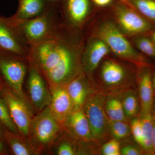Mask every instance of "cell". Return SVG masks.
I'll return each mask as SVG.
<instances>
[{
	"mask_svg": "<svg viewBox=\"0 0 155 155\" xmlns=\"http://www.w3.org/2000/svg\"><path fill=\"white\" fill-rule=\"evenodd\" d=\"M153 150L154 154H155V117H153Z\"/></svg>",
	"mask_w": 155,
	"mask_h": 155,
	"instance_id": "obj_32",
	"label": "cell"
},
{
	"mask_svg": "<svg viewBox=\"0 0 155 155\" xmlns=\"http://www.w3.org/2000/svg\"><path fill=\"white\" fill-rule=\"evenodd\" d=\"M28 67L26 58L0 49V75L3 81L14 94L27 100L22 88Z\"/></svg>",
	"mask_w": 155,
	"mask_h": 155,
	"instance_id": "obj_5",
	"label": "cell"
},
{
	"mask_svg": "<svg viewBox=\"0 0 155 155\" xmlns=\"http://www.w3.org/2000/svg\"><path fill=\"white\" fill-rule=\"evenodd\" d=\"M64 130L63 126L47 107L35 116L29 128L28 143L36 154L51 150Z\"/></svg>",
	"mask_w": 155,
	"mask_h": 155,
	"instance_id": "obj_3",
	"label": "cell"
},
{
	"mask_svg": "<svg viewBox=\"0 0 155 155\" xmlns=\"http://www.w3.org/2000/svg\"><path fill=\"white\" fill-rule=\"evenodd\" d=\"M109 131L115 139L119 140L128 136L131 130L127 121H110Z\"/></svg>",
	"mask_w": 155,
	"mask_h": 155,
	"instance_id": "obj_26",
	"label": "cell"
},
{
	"mask_svg": "<svg viewBox=\"0 0 155 155\" xmlns=\"http://www.w3.org/2000/svg\"><path fill=\"white\" fill-rule=\"evenodd\" d=\"M88 78L82 72L66 86L73 103L74 111L82 108L87 98L93 94Z\"/></svg>",
	"mask_w": 155,
	"mask_h": 155,
	"instance_id": "obj_15",
	"label": "cell"
},
{
	"mask_svg": "<svg viewBox=\"0 0 155 155\" xmlns=\"http://www.w3.org/2000/svg\"><path fill=\"white\" fill-rule=\"evenodd\" d=\"M95 4L100 7H104L110 5L112 0H92Z\"/></svg>",
	"mask_w": 155,
	"mask_h": 155,
	"instance_id": "obj_30",
	"label": "cell"
},
{
	"mask_svg": "<svg viewBox=\"0 0 155 155\" xmlns=\"http://www.w3.org/2000/svg\"><path fill=\"white\" fill-rule=\"evenodd\" d=\"M152 82L153 87V89H154L155 90V75L154 77L153 78V79H152Z\"/></svg>",
	"mask_w": 155,
	"mask_h": 155,
	"instance_id": "obj_36",
	"label": "cell"
},
{
	"mask_svg": "<svg viewBox=\"0 0 155 155\" xmlns=\"http://www.w3.org/2000/svg\"><path fill=\"white\" fill-rule=\"evenodd\" d=\"M150 38L155 43V30L152 31V32L151 35V37Z\"/></svg>",
	"mask_w": 155,
	"mask_h": 155,
	"instance_id": "obj_35",
	"label": "cell"
},
{
	"mask_svg": "<svg viewBox=\"0 0 155 155\" xmlns=\"http://www.w3.org/2000/svg\"><path fill=\"white\" fill-rule=\"evenodd\" d=\"M132 8L155 24V0H127Z\"/></svg>",
	"mask_w": 155,
	"mask_h": 155,
	"instance_id": "obj_22",
	"label": "cell"
},
{
	"mask_svg": "<svg viewBox=\"0 0 155 155\" xmlns=\"http://www.w3.org/2000/svg\"><path fill=\"white\" fill-rule=\"evenodd\" d=\"M4 127H3L2 125L0 124V139L5 140V137H4Z\"/></svg>",
	"mask_w": 155,
	"mask_h": 155,
	"instance_id": "obj_33",
	"label": "cell"
},
{
	"mask_svg": "<svg viewBox=\"0 0 155 155\" xmlns=\"http://www.w3.org/2000/svg\"><path fill=\"white\" fill-rule=\"evenodd\" d=\"M121 154L123 155H140L142 154L140 150L132 146H126L121 149Z\"/></svg>",
	"mask_w": 155,
	"mask_h": 155,
	"instance_id": "obj_29",
	"label": "cell"
},
{
	"mask_svg": "<svg viewBox=\"0 0 155 155\" xmlns=\"http://www.w3.org/2000/svg\"><path fill=\"white\" fill-rule=\"evenodd\" d=\"M130 130L135 141L141 146L143 142V130L140 118H134L132 120L130 124Z\"/></svg>",
	"mask_w": 155,
	"mask_h": 155,
	"instance_id": "obj_27",
	"label": "cell"
},
{
	"mask_svg": "<svg viewBox=\"0 0 155 155\" xmlns=\"http://www.w3.org/2000/svg\"><path fill=\"white\" fill-rule=\"evenodd\" d=\"M4 133L5 140L13 154L37 155L28 142L22 137L14 134L5 127Z\"/></svg>",
	"mask_w": 155,
	"mask_h": 155,
	"instance_id": "obj_19",
	"label": "cell"
},
{
	"mask_svg": "<svg viewBox=\"0 0 155 155\" xmlns=\"http://www.w3.org/2000/svg\"><path fill=\"white\" fill-rule=\"evenodd\" d=\"M2 80L3 81L2 78V76H1V75H0V89L2 88V87L3 86V85H2Z\"/></svg>",
	"mask_w": 155,
	"mask_h": 155,
	"instance_id": "obj_37",
	"label": "cell"
},
{
	"mask_svg": "<svg viewBox=\"0 0 155 155\" xmlns=\"http://www.w3.org/2000/svg\"><path fill=\"white\" fill-rule=\"evenodd\" d=\"M117 1H118V2H119L123 3V4H125V5H127L129 6L130 8H131V6L129 5L127 0H117Z\"/></svg>",
	"mask_w": 155,
	"mask_h": 155,
	"instance_id": "obj_34",
	"label": "cell"
},
{
	"mask_svg": "<svg viewBox=\"0 0 155 155\" xmlns=\"http://www.w3.org/2000/svg\"><path fill=\"white\" fill-rule=\"evenodd\" d=\"M0 124L7 130L14 134L21 136L17 127L11 118L7 104L1 95H0Z\"/></svg>",
	"mask_w": 155,
	"mask_h": 155,
	"instance_id": "obj_24",
	"label": "cell"
},
{
	"mask_svg": "<svg viewBox=\"0 0 155 155\" xmlns=\"http://www.w3.org/2000/svg\"><path fill=\"white\" fill-rule=\"evenodd\" d=\"M1 17L29 50L34 45L49 36L61 23L58 2L53 3L41 15L31 19Z\"/></svg>",
	"mask_w": 155,
	"mask_h": 155,
	"instance_id": "obj_2",
	"label": "cell"
},
{
	"mask_svg": "<svg viewBox=\"0 0 155 155\" xmlns=\"http://www.w3.org/2000/svg\"><path fill=\"white\" fill-rule=\"evenodd\" d=\"M116 25L124 35L136 36L152 31L154 26L134 9L121 2L114 9Z\"/></svg>",
	"mask_w": 155,
	"mask_h": 155,
	"instance_id": "obj_8",
	"label": "cell"
},
{
	"mask_svg": "<svg viewBox=\"0 0 155 155\" xmlns=\"http://www.w3.org/2000/svg\"><path fill=\"white\" fill-rule=\"evenodd\" d=\"M0 49L28 60L29 49L0 16Z\"/></svg>",
	"mask_w": 155,
	"mask_h": 155,
	"instance_id": "obj_16",
	"label": "cell"
},
{
	"mask_svg": "<svg viewBox=\"0 0 155 155\" xmlns=\"http://www.w3.org/2000/svg\"><path fill=\"white\" fill-rule=\"evenodd\" d=\"M95 35L102 40L111 51L119 58L138 66L148 65L146 58L135 49L115 22L111 20L102 22L98 26Z\"/></svg>",
	"mask_w": 155,
	"mask_h": 155,
	"instance_id": "obj_4",
	"label": "cell"
},
{
	"mask_svg": "<svg viewBox=\"0 0 155 155\" xmlns=\"http://www.w3.org/2000/svg\"><path fill=\"white\" fill-rule=\"evenodd\" d=\"M106 100L104 95L93 94L82 107L90 127L93 140H102L109 131L110 120L105 109Z\"/></svg>",
	"mask_w": 155,
	"mask_h": 155,
	"instance_id": "obj_7",
	"label": "cell"
},
{
	"mask_svg": "<svg viewBox=\"0 0 155 155\" xmlns=\"http://www.w3.org/2000/svg\"><path fill=\"white\" fill-rule=\"evenodd\" d=\"M51 100L49 106L52 114L61 123L74 111L73 103L66 86H49Z\"/></svg>",
	"mask_w": 155,
	"mask_h": 155,
	"instance_id": "obj_13",
	"label": "cell"
},
{
	"mask_svg": "<svg viewBox=\"0 0 155 155\" xmlns=\"http://www.w3.org/2000/svg\"><path fill=\"white\" fill-rule=\"evenodd\" d=\"M122 102V107L127 119L133 118L139 111V103L137 96L134 92H128L125 95Z\"/></svg>",
	"mask_w": 155,
	"mask_h": 155,
	"instance_id": "obj_23",
	"label": "cell"
},
{
	"mask_svg": "<svg viewBox=\"0 0 155 155\" xmlns=\"http://www.w3.org/2000/svg\"><path fill=\"white\" fill-rule=\"evenodd\" d=\"M140 119L143 130V142L141 147L149 154H154L153 150V116L150 114H141Z\"/></svg>",
	"mask_w": 155,
	"mask_h": 155,
	"instance_id": "obj_20",
	"label": "cell"
},
{
	"mask_svg": "<svg viewBox=\"0 0 155 155\" xmlns=\"http://www.w3.org/2000/svg\"><path fill=\"white\" fill-rule=\"evenodd\" d=\"M100 77L106 88L116 89L127 85L130 75L127 68L115 60H107L102 64Z\"/></svg>",
	"mask_w": 155,
	"mask_h": 155,
	"instance_id": "obj_12",
	"label": "cell"
},
{
	"mask_svg": "<svg viewBox=\"0 0 155 155\" xmlns=\"http://www.w3.org/2000/svg\"><path fill=\"white\" fill-rule=\"evenodd\" d=\"M111 51L102 40L94 36L84 45L81 57L82 71L88 78L104 58Z\"/></svg>",
	"mask_w": 155,
	"mask_h": 155,
	"instance_id": "obj_11",
	"label": "cell"
},
{
	"mask_svg": "<svg viewBox=\"0 0 155 155\" xmlns=\"http://www.w3.org/2000/svg\"><path fill=\"white\" fill-rule=\"evenodd\" d=\"M58 7L61 23L79 31L88 18L91 3L90 0H59Z\"/></svg>",
	"mask_w": 155,
	"mask_h": 155,
	"instance_id": "obj_9",
	"label": "cell"
},
{
	"mask_svg": "<svg viewBox=\"0 0 155 155\" xmlns=\"http://www.w3.org/2000/svg\"><path fill=\"white\" fill-rule=\"evenodd\" d=\"M8 146L5 140L0 139V155L6 153L7 147Z\"/></svg>",
	"mask_w": 155,
	"mask_h": 155,
	"instance_id": "obj_31",
	"label": "cell"
},
{
	"mask_svg": "<svg viewBox=\"0 0 155 155\" xmlns=\"http://www.w3.org/2000/svg\"><path fill=\"white\" fill-rule=\"evenodd\" d=\"M139 89L141 114H150L153 107V87L151 75L149 71H143L140 76Z\"/></svg>",
	"mask_w": 155,
	"mask_h": 155,
	"instance_id": "obj_18",
	"label": "cell"
},
{
	"mask_svg": "<svg viewBox=\"0 0 155 155\" xmlns=\"http://www.w3.org/2000/svg\"><path fill=\"white\" fill-rule=\"evenodd\" d=\"M84 46L79 31L61 23L49 36L30 48L28 64L38 70L49 86H66L83 72Z\"/></svg>",
	"mask_w": 155,
	"mask_h": 155,
	"instance_id": "obj_1",
	"label": "cell"
},
{
	"mask_svg": "<svg viewBox=\"0 0 155 155\" xmlns=\"http://www.w3.org/2000/svg\"><path fill=\"white\" fill-rule=\"evenodd\" d=\"M0 95L7 104L11 118L20 135L28 142L31 123L35 116L34 108L28 100L17 97L5 85H3L0 89Z\"/></svg>",
	"mask_w": 155,
	"mask_h": 155,
	"instance_id": "obj_6",
	"label": "cell"
},
{
	"mask_svg": "<svg viewBox=\"0 0 155 155\" xmlns=\"http://www.w3.org/2000/svg\"><path fill=\"white\" fill-rule=\"evenodd\" d=\"M133 43L139 51L155 59V43L151 39L142 35H137L134 39Z\"/></svg>",
	"mask_w": 155,
	"mask_h": 155,
	"instance_id": "obj_25",
	"label": "cell"
},
{
	"mask_svg": "<svg viewBox=\"0 0 155 155\" xmlns=\"http://www.w3.org/2000/svg\"><path fill=\"white\" fill-rule=\"evenodd\" d=\"M28 74V101L35 110L41 111L49 106L51 104V91L48 88L46 81L43 76L36 68L30 64Z\"/></svg>",
	"mask_w": 155,
	"mask_h": 155,
	"instance_id": "obj_10",
	"label": "cell"
},
{
	"mask_svg": "<svg viewBox=\"0 0 155 155\" xmlns=\"http://www.w3.org/2000/svg\"><path fill=\"white\" fill-rule=\"evenodd\" d=\"M105 109L110 121H127L122 102L117 98L112 97L106 100Z\"/></svg>",
	"mask_w": 155,
	"mask_h": 155,
	"instance_id": "obj_21",
	"label": "cell"
},
{
	"mask_svg": "<svg viewBox=\"0 0 155 155\" xmlns=\"http://www.w3.org/2000/svg\"><path fill=\"white\" fill-rule=\"evenodd\" d=\"M63 127L64 130L83 141L93 140L90 127L83 108L69 114Z\"/></svg>",
	"mask_w": 155,
	"mask_h": 155,
	"instance_id": "obj_14",
	"label": "cell"
},
{
	"mask_svg": "<svg viewBox=\"0 0 155 155\" xmlns=\"http://www.w3.org/2000/svg\"><path fill=\"white\" fill-rule=\"evenodd\" d=\"M48 1L52 2H57L59 0H48Z\"/></svg>",
	"mask_w": 155,
	"mask_h": 155,
	"instance_id": "obj_38",
	"label": "cell"
},
{
	"mask_svg": "<svg viewBox=\"0 0 155 155\" xmlns=\"http://www.w3.org/2000/svg\"><path fill=\"white\" fill-rule=\"evenodd\" d=\"M53 3L48 0H19L16 14L12 16L15 19H31L41 15Z\"/></svg>",
	"mask_w": 155,
	"mask_h": 155,
	"instance_id": "obj_17",
	"label": "cell"
},
{
	"mask_svg": "<svg viewBox=\"0 0 155 155\" xmlns=\"http://www.w3.org/2000/svg\"><path fill=\"white\" fill-rule=\"evenodd\" d=\"M104 155H119L121 154L120 145L117 140H112L104 145L102 149Z\"/></svg>",
	"mask_w": 155,
	"mask_h": 155,
	"instance_id": "obj_28",
	"label": "cell"
}]
</instances>
